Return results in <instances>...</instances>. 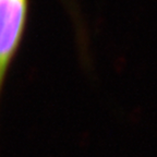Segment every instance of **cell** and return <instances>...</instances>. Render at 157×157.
I'll use <instances>...</instances> for the list:
<instances>
[{
	"label": "cell",
	"instance_id": "cell-1",
	"mask_svg": "<svg viewBox=\"0 0 157 157\" xmlns=\"http://www.w3.org/2000/svg\"><path fill=\"white\" fill-rule=\"evenodd\" d=\"M29 0H0V103L11 66L25 34Z\"/></svg>",
	"mask_w": 157,
	"mask_h": 157
}]
</instances>
